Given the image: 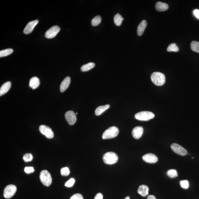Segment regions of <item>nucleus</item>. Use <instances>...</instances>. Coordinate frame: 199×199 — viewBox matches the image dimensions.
<instances>
[{"label": "nucleus", "mask_w": 199, "mask_h": 199, "mask_svg": "<svg viewBox=\"0 0 199 199\" xmlns=\"http://www.w3.org/2000/svg\"><path fill=\"white\" fill-rule=\"evenodd\" d=\"M147 22L145 20H143L140 23L137 28V34L139 36H141L143 34V32L147 27Z\"/></svg>", "instance_id": "dca6fc26"}, {"label": "nucleus", "mask_w": 199, "mask_h": 199, "mask_svg": "<svg viewBox=\"0 0 199 199\" xmlns=\"http://www.w3.org/2000/svg\"><path fill=\"white\" fill-rule=\"evenodd\" d=\"M119 132V130L117 127L111 126L104 132L103 134L102 138L106 139L115 138L118 135Z\"/></svg>", "instance_id": "f03ea898"}, {"label": "nucleus", "mask_w": 199, "mask_h": 199, "mask_svg": "<svg viewBox=\"0 0 199 199\" xmlns=\"http://www.w3.org/2000/svg\"><path fill=\"white\" fill-rule=\"evenodd\" d=\"M104 163L107 164H113L118 161V158L115 153L108 152L104 154L103 157Z\"/></svg>", "instance_id": "7ed1b4c3"}, {"label": "nucleus", "mask_w": 199, "mask_h": 199, "mask_svg": "<svg viewBox=\"0 0 199 199\" xmlns=\"http://www.w3.org/2000/svg\"><path fill=\"white\" fill-rule=\"evenodd\" d=\"M194 14L195 16L198 18H199V10L196 9L194 11Z\"/></svg>", "instance_id": "f704fd0d"}, {"label": "nucleus", "mask_w": 199, "mask_h": 199, "mask_svg": "<svg viewBox=\"0 0 199 199\" xmlns=\"http://www.w3.org/2000/svg\"><path fill=\"white\" fill-rule=\"evenodd\" d=\"M60 30V28L58 26H53L46 31L45 37L47 39H52L55 37L57 35Z\"/></svg>", "instance_id": "1a4fd4ad"}, {"label": "nucleus", "mask_w": 199, "mask_h": 199, "mask_svg": "<svg viewBox=\"0 0 199 199\" xmlns=\"http://www.w3.org/2000/svg\"><path fill=\"white\" fill-rule=\"evenodd\" d=\"M142 159L146 162L149 163H155L158 161V158L155 154L149 153L143 155Z\"/></svg>", "instance_id": "9b49d317"}, {"label": "nucleus", "mask_w": 199, "mask_h": 199, "mask_svg": "<svg viewBox=\"0 0 199 199\" xmlns=\"http://www.w3.org/2000/svg\"><path fill=\"white\" fill-rule=\"evenodd\" d=\"M95 65L94 63L90 62L84 65L81 67V70L82 72H86L90 70V69L94 68Z\"/></svg>", "instance_id": "412c9836"}, {"label": "nucleus", "mask_w": 199, "mask_h": 199, "mask_svg": "<svg viewBox=\"0 0 199 199\" xmlns=\"http://www.w3.org/2000/svg\"><path fill=\"white\" fill-rule=\"evenodd\" d=\"M180 186L184 189H187L189 188V182L187 180H181L180 182Z\"/></svg>", "instance_id": "c85d7f7f"}, {"label": "nucleus", "mask_w": 199, "mask_h": 199, "mask_svg": "<svg viewBox=\"0 0 199 199\" xmlns=\"http://www.w3.org/2000/svg\"><path fill=\"white\" fill-rule=\"evenodd\" d=\"M23 159L24 162H31L33 159V156L31 153H26L24 155Z\"/></svg>", "instance_id": "c756f323"}, {"label": "nucleus", "mask_w": 199, "mask_h": 199, "mask_svg": "<svg viewBox=\"0 0 199 199\" xmlns=\"http://www.w3.org/2000/svg\"><path fill=\"white\" fill-rule=\"evenodd\" d=\"M155 115L153 113L148 111H142L135 114V117L136 119L138 120L147 121L152 119Z\"/></svg>", "instance_id": "39448f33"}, {"label": "nucleus", "mask_w": 199, "mask_h": 199, "mask_svg": "<svg viewBox=\"0 0 199 199\" xmlns=\"http://www.w3.org/2000/svg\"><path fill=\"white\" fill-rule=\"evenodd\" d=\"M143 132V128L142 126H138L134 128L132 130V135L135 139H138L141 137Z\"/></svg>", "instance_id": "ddd939ff"}, {"label": "nucleus", "mask_w": 199, "mask_h": 199, "mask_svg": "<svg viewBox=\"0 0 199 199\" xmlns=\"http://www.w3.org/2000/svg\"><path fill=\"white\" fill-rule=\"evenodd\" d=\"M17 191L15 185L10 184L7 186L4 190L3 196L5 198H11L15 194Z\"/></svg>", "instance_id": "423d86ee"}, {"label": "nucleus", "mask_w": 199, "mask_h": 199, "mask_svg": "<svg viewBox=\"0 0 199 199\" xmlns=\"http://www.w3.org/2000/svg\"><path fill=\"white\" fill-rule=\"evenodd\" d=\"M147 199H157L155 197V196L153 195H150L147 198Z\"/></svg>", "instance_id": "c9c22d12"}, {"label": "nucleus", "mask_w": 199, "mask_h": 199, "mask_svg": "<svg viewBox=\"0 0 199 199\" xmlns=\"http://www.w3.org/2000/svg\"><path fill=\"white\" fill-rule=\"evenodd\" d=\"M24 172L27 174L32 173L35 171V169L32 167H26L24 169Z\"/></svg>", "instance_id": "2f4dec72"}, {"label": "nucleus", "mask_w": 199, "mask_h": 199, "mask_svg": "<svg viewBox=\"0 0 199 199\" xmlns=\"http://www.w3.org/2000/svg\"><path fill=\"white\" fill-rule=\"evenodd\" d=\"M124 18H122L120 14H117L115 15L114 18V20L115 24L117 26H120L122 23Z\"/></svg>", "instance_id": "4be33fe9"}, {"label": "nucleus", "mask_w": 199, "mask_h": 199, "mask_svg": "<svg viewBox=\"0 0 199 199\" xmlns=\"http://www.w3.org/2000/svg\"><path fill=\"white\" fill-rule=\"evenodd\" d=\"M70 173L69 168L68 167H65L62 168L60 169V173L62 176H68Z\"/></svg>", "instance_id": "cd10ccee"}, {"label": "nucleus", "mask_w": 199, "mask_h": 199, "mask_svg": "<svg viewBox=\"0 0 199 199\" xmlns=\"http://www.w3.org/2000/svg\"><path fill=\"white\" fill-rule=\"evenodd\" d=\"M14 52L12 49H6L0 51V57H4L11 54Z\"/></svg>", "instance_id": "5701e85b"}, {"label": "nucleus", "mask_w": 199, "mask_h": 199, "mask_svg": "<svg viewBox=\"0 0 199 199\" xmlns=\"http://www.w3.org/2000/svg\"><path fill=\"white\" fill-rule=\"evenodd\" d=\"M171 148L174 152L181 156H185L187 154V150L177 143H173L171 145Z\"/></svg>", "instance_id": "6e6552de"}, {"label": "nucleus", "mask_w": 199, "mask_h": 199, "mask_svg": "<svg viewBox=\"0 0 199 199\" xmlns=\"http://www.w3.org/2000/svg\"><path fill=\"white\" fill-rule=\"evenodd\" d=\"M65 117L66 120L70 125L72 126L76 123L77 118L76 114L73 111H69L67 112L65 115Z\"/></svg>", "instance_id": "9d476101"}, {"label": "nucleus", "mask_w": 199, "mask_h": 199, "mask_svg": "<svg viewBox=\"0 0 199 199\" xmlns=\"http://www.w3.org/2000/svg\"><path fill=\"white\" fill-rule=\"evenodd\" d=\"M156 9L159 12L166 11L168 8V6L167 4L160 2H158L156 3Z\"/></svg>", "instance_id": "6ab92c4d"}, {"label": "nucleus", "mask_w": 199, "mask_h": 199, "mask_svg": "<svg viewBox=\"0 0 199 199\" xmlns=\"http://www.w3.org/2000/svg\"><path fill=\"white\" fill-rule=\"evenodd\" d=\"M191 48L194 52L199 53V42L193 41L191 43Z\"/></svg>", "instance_id": "b1692460"}, {"label": "nucleus", "mask_w": 199, "mask_h": 199, "mask_svg": "<svg viewBox=\"0 0 199 199\" xmlns=\"http://www.w3.org/2000/svg\"><path fill=\"white\" fill-rule=\"evenodd\" d=\"M39 130L43 135L45 136L48 139H51L54 137L53 132L49 126L45 125H41L39 126Z\"/></svg>", "instance_id": "0eeeda50"}, {"label": "nucleus", "mask_w": 199, "mask_h": 199, "mask_svg": "<svg viewBox=\"0 0 199 199\" xmlns=\"http://www.w3.org/2000/svg\"><path fill=\"white\" fill-rule=\"evenodd\" d=\"M75 181V179L72 178L65 183V185L67 187H71L73 186L74 184Z\"/></svg>", "instance_id": "7c9ffc66"}, {"label": "nucleus", "mask_w": 199, "mask_h": 199, "mask_svg": "<svg viewBox=\"0 0 199 199\" xmlns=\"http://www.w3.org/2000/svg\"><path fill=\"white\" fill-rule=\"evenodd\" d=\"M125 199H130V198L129 197H126L125 198Z\"/></svg>", "instance_id": "e433bc0d"}, {"label": "nucleus", "mask_w": 199, "mask_h": 199, "mask_svg": "<svg viewBox=\"0 0 199 199\" xmlns=\"http://www.w3.org/2000/svg\"><path fill=\"white\" fill-rule=\"evenodd\" d=\"M77 114V113H76V114Z\"/></svg>", "instance_id": "4c0bfd02"}, {"label": "nucleus", "mask_w": 199, "mask_h": 199, "mask_svg": "<svg viewBox=\"0 0 199 199\" xmlns=\"http://www.w3.org/2000/svg\"><path fill=\"white\" fill-rule=\"evenodd\" d=\"M101 17L100 16H97L92 19L91 22L92 25L93 26H98L101 23Z\"/></svg>", "instance_id": "a878e982"}, {"label": "nucleus", "mask_w": 199, "mask_h": 199, "mask_svg": "<svg viewBox=\"0 0 199 199\" xmlns=\"http://www.w3.org/2000/svg\"><path fill=\"white\" fill-rule=\"evenodd\" d=\"M167 50L168 52H177L179 51V48L176 43H173L170 44Z\"/></svg>", "instance_id": "393cba45"}, {"label": "nucleus", "mask_w": 199, "mask_h": 199, "mask_svg": "<svg viewBox=\"0 0 199 199\" xmlns=\"http://www.w3.org/2000/svg\"><path fill=\"white\" fill-rule=\"evenodd\" d=\"M11 87V83L10 82H7L2 86L0 88V96H2L7 93Z\"/></svg>", "instance_id": "2eb2a0df"}, {"label": "nucleus", "mask_w": 199, "mask_h": 199, "mask_svg": "<svg viewBox=\"0 0 199 199\" xmlns=\"http://www.w3.org/2000/svg\"><path fill=\"white\" fill-rule=\"evenodd\" d=\"M39 179L42 184L46 186H49L52 183V177L51 174L47 170H43L41 172Z\"/></svg>", "instance_id": "20e7f679"}, {"label": "nucleus", "mask_w": 199, "mask_h": 199, "mask_svg": "<svg viewBox=\"0 0 199 199\" xmlns=\"http://www.w3.org/2000/svg\"><path fill=\"white\" fill-rule=\"evenodd\" d=\"M167 176L172 178L176 177L178 176L177 171L175 169L168 170L167 172Z\"/></svg>", "instance_id": "bb28decb"}, {"label": "nucleus", "mask_w": 199, "mask_h": 199, "mask_svg": "<svg viewBox=\"0 0 199 199\" xmlns=\"http://www.w3.org/2000/svg\"><path fill=\"white\" fill-rule=\"evenodd\" d=\"M103 199V196L102 194L98 193L94 197V199Z\"/></svg>", "instance_id": "72a5a7b5"}, {"label": "nucleus", "mask_w": 199, "mask_h": 199, "mask_svg": "<svg viewBox=\"0 0 199 199\" xmlns=\"http://www.w3.org/2000/svg\"><path fill=\"white\" fill-rule=\"evenodd\" d=\"M151 79L152 82L158 86H161L165 83V76L161 72H153L151 75Z\"/></svg>", "instance_id": "f257e3e1"}, {"label": "nucleus", "mask_w": 199, "mask_h": 199, "mask_svg": "<svg viewBox=\"0 0 199 199\" xmlns=\"http://www.w3.org/2000/svg\"><path fill=\"white\" fill-rule=\"evenodd\" d=\"M40 81L38 77H32L30 80L29 86L33 89H37L39 86Z\"/></svg>", "instance_id": "a211bd4d"}, {"label": "nucleus", "mask_w": 199, "mask_h": 199, "mask_svg": "<svg viewBox=\"0 0 199 199\" xmlns=\"http://www.w3.org/2000/svg\"><path fill=\"white\" fill-rule=\"evenodd\" d=\"M149 189L147 185H142L140 186L138 189V192L142 197H145L148 194Z\"/></svg>", "instance_id": "f3484780"}, {"label": "nucleus", "mask_w": 199, "mask_h": 199, "mask_svg": "<svg viewBox=\"0 0 199 199\" xmlns=\"http://www.w3.org/2000/svg\"><path fill=\"white\" fill-rule=\"evenodd\" d=\"M70 199H84V197L80 194H76L73 195Z\"/></svg>", "instance_id": "473e14b6"}, {"label": "nucleus", "mask_w": 199, "mask_h": 199, "mask_svg": "<svg viewBox=\"0 0 199 199\" xmlns=\"http://www.w3.org/2000/svg\"><path fill=\"white\" fill-rule=\"evenodd\" d=\"M70 83V77H69V76L66 77L62 82L61 84H60V91L62 92V93L65 91L69 87Z\"/></svg>", "instance_id": "4468645a"}, {"label": "nucleus", "mask_w": 199, "mask_h": 199, "mask_svg": "<svg viewBox=\"0 0 199 199\" xmlns=\"http://www.w3.org/2000/svg\"><path fill=\"white\" fill-rule=\"evenodd\" d=\"M38 23L39 21L37 20L29 22L24 30V33L26 35L31 33L33 30L34 28L37 24Z\"/></svg>", "instance_id": "f8f14e48"}, {"label": "nucleus", "mask_w": 199, "mask_h": 199, "mask_svg": "<svg viewBox=\"0 0 199 199\" xmlns=\"http://www.w3.org/2000/svg\"><path fill=\"white\" fill-rule=\"evenodd\" d=\"M110 107V105H107L101 106H99L96 109L95 111V114L96 115H101L104 112Z\"/></svg>", "instance_id": "aec40b11"}]
</instances>
